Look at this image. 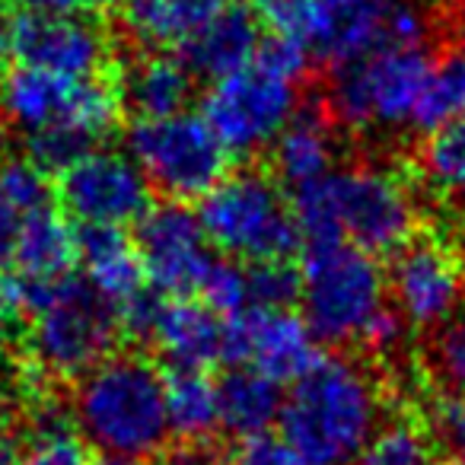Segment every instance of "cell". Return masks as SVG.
<instances>
[{"label": "cell", "mask_w": 465, "mask_h": 465, "mask_svg": "<svg viewBox=\"0 0 465 465\" xmlns=\"http://www.w3.org/2000/svg\"><path fill=\"white\" fill-rule=\"evenodd\" d=\"M134 246L141 252L147 284L169 300L192 297L213 252L198 211L182 201H160L137 220Z\"/></svg>", "instance_id": "4fadbf2b"}, {"label": "cell", "mask_w": 465, "mask_h": 465, "mask_svg": "<svg viewBox=\"0 0 465 465\" xmlns=\"http://www.w3.org/2000/svg\"><path fill=\"white\" fill-rule=\"evenodd\" d=\"M118 33L90 16H33L10 20V52L23 67L58 74L67 80H93L118 71Z\"/></svg>", "instance_id": "8fae6325"}, {"label": "cell", "mask_w": 465, "mask_h": 465, "mask_svg": "<svg viewBox=\"0 0 465 465\" xmlns=\"http://www.w3.org/2000/svg\"><path fill=\"white\" fill-rule=\"evenodd\" d=\"M96 137L90 131L77 128V124H52L26 134V160H33L42 173L61 175L64 169H71L74 163H80L84 156H90L93 150H99Z\"/></svg>", "instance_id": "f1b7e54d"}, {"label": "cell", "mask_w": 465, "mask_h": 465, "mask_svg": "<svg viewBox=\"0 0 465 465\" xmlns=\"http://www.w3.org/2000/svg\"><path fill=\"white\" fill-rule=\"evenodd\" d=\"M382 424V389L363 363L322 354L284 395L281 437L303 465H354Z\"/></svg>", "instance_id": "7a4b0ae2"}, {"label": "cell", "mask_w": 465, "mask_h": 465, "mask_svg": "<svg viewBox=\"0 0 465 465\" xmlns=\"http://www.w3.org/2000/svg\"><path fill=\"white\" fill-rule=\"evenodd\" d=\"M303 319L319 344L348 348L361 344L370 325L389 310L386 272L373 255L351 242L303 246Z\"/></svg>", "instance_id": "277c9868"}, {"label": "cell", "mask_w": 465, "mask_h": 465, "mask_svg": "<svg viewBox=\"0 0 465 465\" xmlns=\"http://www.w3.org/2000/svg\"><path fill=\"white\" fill-rule=\"evenodd\" d=\"M335 134L338 128L325 112L322 99L303 103L268 150L272 153V175L291 192L329 175L335 169L338 153Z\"/></svg>", "instance_id": "d6986e66"}, {"label": "cell", "mask_w": 465, "mask_h": 465, "mask_svg": "<svg viewBox=\"0 0 465 465\" xmlns=\"http://www.w3.org/2000/svg\"><path fill=\"white\" fill-rule=\"evenodd\" d=\"M262 16L252 7L226 4L204 29L192 35L185 45L175 52V58L192 71L194 80H217L242 71L252 64L255 52L262 45Z\"/></svg>", "instance_id": "ac0fdd59"}, {"label": "cell", "mask_w": 465, "mask_h": 465, "mask_svg": "<svg viewBox=\"0 0 465 465\" xmlns=\"http://www.w3.org/2000/svg\"><path fill=\"white\" fill-rule=\"evenodd\" d=\"M124 105L115 74L93 80H67L39 67L16 64L0 80V118L14 128L42 131L52 124H77L96 141L115 134Z\"/></svg>", "instance_id": "9c48e42d"}, {"label": "cell", "mask_w": 465, "mask_h": 465, "mask_svg": "<svg viewBox=\"0 0 465 465\" xmlns=\"http://www.w3.org/2000/svg\"><path fill=\"white\" fill-rule=\"evenodd\" d=\"M430 427L433 440L440 446L443 465H465V399L462 395H443L430 408Z\"/></svg>", "instance_id": "d6a6232c"}, {"label": "cell", "mask_w": 465, "mask_h": 465, "mask_svg": "<svg viewBox=\"0 0 465 465\" xmlns=\"http://www.w3.org/2000/svg\"><path fill=\"white\" fill-rule=\"evenodd\" d=\"M291 207L303 246L344 240L373 259L399 252L418 230V204L408 182L373 163L331 169L291 192Z\"/></svg>", "instance_id": "6da1fadb"}, {"label": "cell", "mask_w": 465, "mask_h": 465, "mask_svg": "<svg viewBox=\"0 0 465 465\" xmlns=\"http://www.w3.org/2000/svg\"><path fill=\"white\" fill-rule=\"evenodd\" d=\"M71 418L80 440L103 456L153 459L169 437L163 370L137 351H112L77 380Z\"/></svg>", "instance_id": "3957f363"}, {"label": "cell", "mask_w": 465, "mask_h": 465, "mask_svg": "<svg viewBox=\"0 0 465 465\" xmlns=\"http://www.w3.org/2000/svg\"><path fill=\"white\" fill-rule=\"evenodd\" d=\"M124 153L137 163L153 192L182 204L194 198L201 201L230 173L226 147L204 115L194 112L131 122L124 131Z\"/></svg>", "instance_id": "ba28073f"}, {"label": "cell", "mask_w": 465, "mask_h": 465, "mask_svg": "<svg viewBox=\"0 0 465 465\" xmlns=\"http://www.w3.org/2000/svg\"><path fill=\"white\" fill-rule=\"evenodd\" d=\"M14 272L35 281H58L77 265V230L54 207L29 213L16 226Z\"/></svg>", "instance_id": "603a6c76"}, {"label": "cell", "mask_w": 465, "mask_h": 465, "mask_svg": "<svg viewBox=\"0 0 465 465\" xmlns=\"http://www.w3.org/2000/svg\"><path fill=\"white\" fill-rule=\"evenodd\" d=\"M319 341L293 310H246L226 319L223 363L252 367L274 382H297L319 361Z\"/></svg>", "instance_id": "9a60e30c"}, {"label": "cell", "mask_w": 465, "mask_h": 465, "mask_svg": "<svg viewBox=\"0 0 465 465\" xmlns=\"http://www.w3.org/2000/svg\"><path fill=\"white\" fill-rule=\"evenodd\" d=\"M220 392V430L236 440L268 433L284 411L281 382L252 367H232L217 382Z\"/></svg>", "instance_id": "7402d4cb"}, {"label": "cell", "mask_w": 465, "mask_h": 465, "mask_svg": "<svg viewBox=\"0 0 465 465\" xmlns=\"http://www.w3.org/2000/svg\"><path fill=\"white\" fill-rule=\"evenodd\" d=\"M118 96L134 122L169 118L188 112L194 96V77L169 52H131L118 61Z\"/></svg>", "instance_id": "2e32d148"}, {"label": "cell", "mask_w": 465, "mask_h": 465, "mask_svg": "<svg viewBox=\"0 0 465 465\" xmlns=\"http://www.w3.org/2000/svg\"><path fill=\"white\" fill-rule=\"evenodd\" d=\"M29 322V357L45 376L80 380L86 370L112 354L118 341L115 306L84 278H61L54 297Z\"/></svg>", "instance_id": "52a82bcc"}, {"label": "cell", "mask_w": 465, "mask_h": 465, "mask_svg": "<svg viewBox=\"0 0 465 465\" xmlns=\"http://www.w3.org/2000/svg\"><path fill=\"white\" fill-rule=\"evenodd\" d=\"M211 249L236 262L291 259L303 249L284 185L265 169L226 173L198 207Z\"/></svg>", "instance_id": "5b68a950"}, {"label": "cell", "mask_w": 465, "mask_h": 465, "mask_svg": "<svg viewBox=\"0 0 465 465\" xmlns=\"http://www.w3.org/2000/svg\"><path fill=\"white\" fill-rule=\"evenodd\" d=\"M223 7L226 0H118L112 26L134 52H179Z\"/></svg>", "instance_id": "e0dca14e"}, {"label": "cell", "mask_w": 465, "mask_h": 465, "mask_svg": "<svg viewBox=\"0 0 465 465\" xmlns=\"http://www.w3.org/2000/svg\"><path fill=\"white\" fill-rule=\"evenodd\" d=\"M354 465H443V459L427 420L399 414L376 427Z\"/></svg>", "instance_id": "484cf974"}, {"label": "cell", "mask_w": 465, "mask_h": 465, "mask_svg": "<svg viewBox=\"0 0 465 465\" xmlns=\"http://www.w3.org/2000/svg\"><path fill=\"white\" fill-rule=\"evenodd\" d=\"M459 262H462V274H465V252H462V259H459Z\"/></svg>", "instance_id": "7dc6e473"}, {"label": "cell", "mask_w": 465, "mask_h": 465, "mask_svg": "<svg viewBox=\"0 0 465 465\" xmlns=\"http://www.w3.org/2000/svg\"><path fill=\"white\" fill-rule=\"evenodd\" d=\"M198 300L207 310L217 312L220 319H232L240 316V312L252 310L249 306L246 265L236 259H226V255H213L198 284Z\"/></svg>", "instance_id": "4dcf8cb0"}, {"label": "cell", "mask_w": 465, "mask_h": 465, "mask_svg": "<svg viewBox=\"0 0 465 465\" xmlns=\"http://www.w3.org/2000/svg\"><path fill=\"white\" fill-rule=\"evenodd\" d=\"M20 14L33 16H90L103 7V0H7Z\"/></svg>", "instance_id": "74e56055"}, {"label": "cell", "mask_w": 465, "mask_h": 465, "mask_svg": "<svg viewBox=\"0 0 465 465\" xmlns=\"http://www.w3.org/2000/svg\"><path fill=\"white\" fill-rule=\"evenodd\" d=\"M465 115V52H443L433 58L427 84L420 90L411 128L420 134L446 128Z\"/></svg>", "instance_id": "d4e9b609"}, {"label": "cell", "mask_w": 465, "mask_h": 465, "mask_svg": "<svg viewBox=\"0 0 465 465\" xmlns=\"http://www.w3.org/2000/svg\"><path fill=\"white\" fill-rule=\"evenodd\" d=\"M249 306L255 310H293L303 293V272L293 259H272L246 265Z\"/></svg>", "instance_id": "f546056e"}, {"label": "cell", "mask_w": 465, "mask_h": 465, "mask_svg": "<svg viewBox=\"0 0 465 465\" xmlns=\"http://www.w3.org/2000/svg\"><path fill=\"white\" fill-rule=\"evenodd\" d=\"M437 54L430 48H382L331 67L319 93L338 131H395L411 124Z\"/></svg>", "instance_id": "8992f818"}, {"label": "cell", "mask_w": 465, "mask_h": 465, "mask_svg": "<svg viewBox=\"0 0 465 465\" xmlns=\"http://www.w3.org/2000/svg\"><path fill=\"white\" fill-rule=\"evenodd\" d=\"M0 4H7V0H0Z\"/></svg>", "instance_id": "c3c4849f"}, {"label": "cell", "mask_w": 465, "mask_h": 465, "mask_svg": "<svg viewBox=\"0 0 465 465\" xmlns=\"http://www.w3.org/2000/svg\"><path fill=\"white\" fill-rule=\"evenodd\" d=\"M20 465H93L86 443L74 430L33 437L29 450L20 456Z\"/></svg>", "instance_id": "e575fe53"}, {"label": "cell", "mask_w": 465, "mask_h": 465, "mask_svg": "<svg viewBox=\"0 0 465 465\" xmlns=\"http://www.w3.org/2000/svg\"><path fill=\"white\" fill-rule=\"evenodd\" d=\"M93 465H141V462H134V459H115V456H103L99 462H93Z\"/></svg>", "instance_id": "f6af8a7d"}, {"label": "cell", "mask_w": 465, "mask_h": 465, "mask_svg": "<svg viewBox=\"0 0 465 465\" xmlns=\"http://www.w3.org/2000/svg\"><path fill=\"white\" fill-rule=\"evenodd\" d=\"M20 446L7 430H0V465H20Z\"/></svg>", "instance_id": "ab89813d"}, {"label": "cell", "mask_w": 465, "mask_h": 465, "mask_svg": "<svg viewBox=\"0 0 465 465\" xmlns=\"http://www.w3.org/2000/svg\"><path fill=\"white\" fill-rule=\"evenodd\" d=\"M150 182L122 150H93L71 169L54 175V201L77 223L124 226L150 211Z\"/></svg>", "instance_id": "7c38bea8"}, {"label": "cell", "mask_w": 465, "mask_h": 465, "mask_svg": "<svg viewBox=\"0 0 465 465\" xmlns=\"http://www.w3.org/2000/svg\"><path fill=\"white\" fill-rule=\"evenodd\" d=\"M16 226H20V220H16L10 211H4V207H0V265H7V262L14 259Z\"/></svg>", "instance_id": "f35d334b"}, {"label": "cell", "mask_w": 465, "mask_h": 465, "mask_svg": "<svg viewBox=\"0 0 465 465\" xmlns=\"http://www.w3.org/2000/svg\"><path fill=\"white\" fill-rule=\"evenodd\" d=\"M232 4H240V7H259V4H262V0H232Z\"/></svg>", "instance_id": "bcb514c9"}, {"label": "cell", "mask_w": 465, "mask_h": 465, "mask_svg": "<svg viewBox=\"0 0 465 465\" xmlns=\"http://www.w3.org/2000/svg\"><path fill=\"white\" fill-rule=\"evenodd\" d=\"M7 160V122L0 118V163Z\"/></svg>", "instance_id": "ee69618b"}, {"label": "cell", "mask_w": 465, "mask_h": 465, "mask_svg": "<svg viewBox=\"0 0 465 465\" xmlns=\"http://www.w3.org/2000/svg\"><path fill=\"white\" fill-rule=\"evenodd\" d=\"M386 287L395 312L408 325L440 329L456 319V310L462 303V262L437 236H414L399 252H392Z\"/></svg>", "instance_id": "5bb4252c"}, {"label": "cell", "mask_w": 465, "mask_h": 465, "mask_svg": "<svg viewBox=\"0 0 465 465\" xmlns=\"http://www.w3.org/2000/svg\"><path fill=\"white\" fill-rule=\"evenodd\" d=\"M169 433L185 443H211L220 430V392L204 370L169 367L163 373Z\"/></svg>", "instance_id": "cb8c5ba5"}, {"label": "cell", "mask_w": 465, "mask_h": 465, "mask_svg": "<svg viewBox=\"0 0 465 465\" xmlns=\"http://www.w3.org/2000/svg\"><path fill=\"white\" fill-rule=\"evenodd\" d=\"M226 465H303L293 446L281 433H259V437L240 440L230 452Z\"/></svg>", "instance_id": "d590c367"}, {"label": "cell", "mask_w": 465, "mask_h": 465, "mask_svg": "<svg viewBox=\"0 0 465 465\" xmlns=\"http://www.w3.org/2000/svg\"><path fill=\"white\" fill-rule=\"evenodd\" d=\"M223 341L226 319H220L213 310H207L201 300H166L153 331V344L166 357L169 367H211V363L223 361Z\"/></svg>", "instance_id": "44dd1931"}, {"label": "cell", "mask_w": 465, "mask_h": 465, "mask_svg": "<svg viewBox=\"0 0 465 465\" xmlns=\"http://www.w3.org/2000/svg\"><path fill=\"white\" fill-rule=\"evenodd\" d=\"M77 262L84 268V278L109 300L112 306L131 300L137 291L147 287L143 262L124 226H77Z\"/></svg>", "instance_id": "ffe728a7"}, {"label": "cell", "mask_w": 465, "mask_h": 465, "mask_svg": "<svg viewBox=\"0 0 465 465\" xmlns=\"http://www.w3.org/2000/svg\"><path fill=\"white\" fill-rule=\"evenodd\" d=\"M427 367L430 376L446 389V395L465 399V319H450L433 329L427 344Z\"/></svg>", "instance_id": "1f68e13d"}, {"label": "cell", "mask_w": 465, "mask_h": 465, "mask_svg": "<svg viewBox=\"0 0 465 465\" xmlns=\"http://www.w3.org/2000/svg\"><path fill=\"white\" fill-rule=\"evenodd\" d=\"M300 84L252 58L242 71L217 80L204 96V122L230 156L255 160L272 150L300 109Z\"/></svg>", "instance_id": "30bf717a"}, {"label": "cell", "mask_w": 465, "mask_h": 465, "mask_svg": "<svg viewBox=\"0 0 465 465\" xmlns=\"http://www.w3.org/2000/svg\"><path fill=\"white\" fill-rule=\"evenodd\" d=\"M456 29H459V39L465 45V0H456Z\"/></svg>", "instance_id": "7bdbcfd3"}, {"label": "cell", "mask_w": 465, "mask_h": 465, "mask_svg": "<svg viewBox=\"0 0 465 465\" xmlns=\"http://www.w3.org/2000/svg\"><path fill=\"white\" fill-rule=\"evenodd\" d=\"M420 179L443 201L465 207V115L427 134L418 150Z\"/></svg>", "instance_id": "4316f807"}, {"label": "cell", "mask_w": 465, "mask_h": 465, "mask_svg": "<svg viewBox=\"0 0 465 465\" xmlns=\"http://www.w3.org/2000/svg\"><path fill=\"white\" fill-rule=\"evenodd\" d=\"M14 312L7 310V300H4V291H0V351H4V341H7V325Z\"/></svg>", "instance_id": "b9f144b4"}, {"label": "cell", "mask_w": 465, "mask_h": 465, "mask_svg": "<svg viewBox=\"0 0 465 465\" xmlns=\"http://www.w3.org/2000/svg\"><path fill=\"white\" fill-rule=\"evenodd\" d=\"M14 58V52H10V23L0 20V80L7 77V61Z\"/></svg>", "instance_id": "60d3db41"}, {"label": "cell", "mask_w": 465, "mask_h": 465, "mask_svg": "<svg viewBox=\"0 0 465 465\" xmlns=\"http://www.w3.org/2000/svg\"><path fill=\"white\" fill-rule=\"evenodd\" d=\"M169 297L156 293L153 287H143L137 291L131 300L115 306V319H118V331L131 341H153V331H156V322H160V312L166 306Z\"/></svg>", "instance_id": "836d02e7"}, {"label": "cell", "mask_w": 465, "mask_h": 465, "mask_svg": "<svg viewBox=\"0 0 465 465\" xmlns=\"http://www.w3.org/2000/svg\"><path fill=\"white\" fill-rule=\"evenodd\" d=\"M150 465H226V459L213 450L211 443H185V440H175L166 443Z\"/></svg>", "instance_id": "8d00e7d4"}, {"label": "cell", "mask_w": 465, "mask_h": 465, "mask_svg": "<svg viewBox=\"0 0 465 465\" xmlns=\"http://www.w3.org/2000/svg\"><path fill=\"white\" fill-rule=\"evenodd\" d=\"M54 185L48 173H42L26 156H10L0 163V207L16 220L52 207Z\"/></svg>", "instance_id": "83f0119b"}]
</instances>
